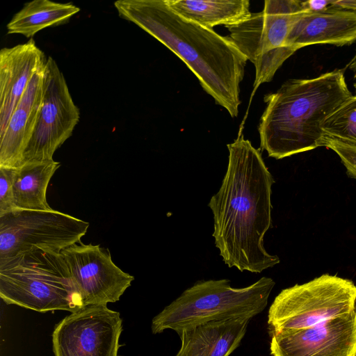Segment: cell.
Here are the masks:
<instances>
[{"mask_svg":"<svg viewBox=\"0 0 356 356\" xmlns=\"http://www.w3.org/2000/svg\"><path fill=\"white\" fill-rule=\"evenodd\" d=\"M227 148L226 173L208 204L213 218L212 236L228 267L260 273L280 262L266 251L264 241L272 227L275 180L259 149L242 134Z\"/></svg>","mask_w":356,"mask_h":356,"instance_id":"obj_1","label":"cell"},{"mask_svg":"<svg viewBox=\"0 0 356 356\" xmlns=\"http://www.w3.org/2000/svg\"><path fill=\"white\" fill-rule=\"evenodd\" d=\"M114 6L121 18L175 53L216 104L237 117L248 59L228 36L184 18L165 0H119Z\"/></svg>","mask_w":356,"mask_h":356,"instance_id":"obj_2","label":"cell"},{"mask_svg":"<svg viewBox=\"0 0 356 356\" xmlns=\"http://www.w3.org/2000/svg\"><path fill=\"white\" fill-rule=\"evenodd\" d=\"M352 95L342 70L286 81L264 97L258 128L261 149L281 159L318 147L323 122Z\"/></svg>","mask_w":356,"mask_h":356,"instance_id":"obj_3","label":"cell"},{"mask_svg":"<svg viewBox=\"0 0 356 356\" xmlns=\"http://www.w3.org/2000/svg\"><path fill=\"white\" fill-rule=\"evenodd\" d=\"M275 285L268 277L243 288L232 287L228 279L197 281L153 318L152 332H177L216 319H252L266 309Z\"/></svg>","mask_w":356,"mask_h":356,"instance_id":"obj_4","label":"cell"},{"mask_svg":"<svg viewBox=\"0 0 356 356\" xmlns=\"http://www.w3.org/2000/svg\"><path fill=\"white\" fill-rule=\"evenodd\" d=\"M0 297L39 312L83 308L61 253L38 250L1 260Z\"/></svg>","mask_w":356,"mask_h":356,"instance_id":"obj_5","label":"cell"},{"mask_svg":"<svg viewBox=\"0 0 356 356\" xmlns=\"http://www.w3.org/2000/svg\"><path fill=\"white\" fill-rule=\"evenodd\" d=\"M307 13L303 1L266 0L264 9L243 22L226 28L229 38L253 63L255 80L253 93L270 82L284 62L298 49L286 46L296 24Z\"/></svg>","mask_w":356,"mask_h":356,"instance_id":"obj_6","label":"cell"},{"mask_svg":"<svg viewBox=\"0 0 356 356\" xmlns=\"http://www.w3.org/2000/svg\"><path fill=\"white\" fill-rule=\"evenodd\" d=\"M356 286L350 280L324 274L286 288L268 312L269 336L307 328L355 311Z\"/></svg>","mask_w":356,"mask_h":356,"instance_id":"obj_7","label":"cell"},{"mask_svg":"<svg viewBox=\"0 0 356 356\" xmlns=\"http://www.w3.org/2000/svg\"><path fill=\"white\" fill-rule=\"evenodd\" d=\"M89 225L54 209H14L0 215V261L38 250L60 254L81 241Z\"/></svg>","mask_w":356,"mask_h":356,"instance_id":"obj_8","label":"cell"},{"mask_svg":"<svg viewBox=\"0 0 356 356\" xmlns=\"http://www.w3.org/2000/svg\"><path fill=\"white\" fill-rule=\"evenodd\" d=\"M79 114L63 73L56 62L48 57L44 67L42 105L20 165L52 160L55 152L72 136L79 121Z\"/></svg>","mask_w":356,"mask_h":356,"instance_id":"obj_9","label":"cell"},{"mask_svg":"<svg viewBox=\"0 0 356 356\" xmlns=\"http://www.w3.org/2000/svg\"><path fill=\"white\" fill-rule=\"evenodd\" d=\"M122 331L119 312L106 305L85 307L55 326L54 356H118Z\"/></svg>","mask_w":356,"mask_h":356,"instance_id":"obj_10","label":"cell"},{"mask_svg":"<svg viewBox=\"0 0 356 356\" xmlns=\"http://www.w3.org/2000/svg\"><path fill=\"white\" fill-rule=\"evenodd\" d=\"M83 307L120 300L134 277L121 270L107 248L79 241L61 252Z\"/></svg>","mask_w":356,"mask_h":356,"instance_id":"obj_11","label":"cell"},{"mask_svg":"<svg viewBox=\"0 0 356 356\" xmlns=\"http://www.w3.org/2000/svg\"><path fill=\"white\" fill-rule=\"evenodd\" d=\"M272 356H356V311L270 337Z\"/></svg>","mask_w":356,"mask_h":356,"instance_id":"obj_12","label":"cell"},{"mask_svg":"<svg viewBox=\"0 0 356 356\" xmlns=\"http://www.w3.org/2000/svg\"><path fill=\"white\" fill-rule=\"evenodd\" d=\"M44 52L31 38L0 51V136L34 74L47 62Z\"/></svg>","mask_w":356,"mask_h":356,"instance_id":"obj_13","label":"cell"},{"mask_svg":"<svg viewBox=\"0 0 356 356\" xmlns=\"http://www.w3.org/2000/svg\"><path fill=\"white\" fill-rule=\"evenodd\" d=\"M45 65L33 76L0 136V166L16 168L21 165L42 105Z\"/></svg>","mask_w":356,"mask_h":356,"instance_id":"obj_14","label":"cell"},{"mask_svg":"<svg viewBox=\"0 0 356 356\" xmlns=\"http://www.w3.org/2000/svg\"><path fill=\"white\" fill-rule=\"evenodd\" d=\"M252 318L216 319L177 332L181 341L175 356H229L241 344Z\"/></svg>","mask_w":356,"mask_h":356,"instance_id":"obj_15","label":"cell"},{"mask_svg":"<svg viewBox=\"0 0 356 356\" xmlns=\"http://www.w3.org/2000/svg\"><path fill=\"white\" fill-rule=\"evenodd\" d=\"M356 41V12L330 6L321 12L306 13L294 26L286 46L298 50L321 44L349 45Z\"/></svg>","mask_w":356,"mask_h":356,"instance_id":"obj_16","label":"cell"},{"mask_svg":"<svg viewBox=\"0 0 356 356\" xmlns=\"http://www.w3.org/2000/svg\"><path fill=\"white\" fill-rule=\"evenodd\" d=\"M184 18L209 29L237 24L250 15L248 0H165Z\"/></svg>","mask_w":356,"mask_h":356,"instance_id":"obj_17","label":"cell"},{"mask_svg":"<svg viewBox=\"0 0 356 356\" xmlns=\"http://www.w3.org/2000/svg\"><path fill=\"white\" fill-rule=\"evenodd\" d=\"M60 166L54 159L33 161L16 168L13 181V196L15 209L49 211L47 201L49 183Z\"/></svg>","mask_w":356,"mask_h":356,"instance_id":"obj_18","label":"cell"},{"mask_svg":"<svg viewBox=\"0 0 356 356\" xmlns=\"http://www.w3.org/2000/svg\"><path fill=\"white\" fill-rule=\"evenodd\" d=\"M79 10L72 3L33 0L26 3L8 23V34H21L31 38L45 28L67 23Z\"/></svg>","mask_w":356,"mask_h":356,"instance_id":"obj_19","label":"cell"},{"mask_svg":"<svg viewBox=\"0 0 356 356\" xmlns=\"http://www.w3.org/2000/svg\"><path fill=\"white\" fill-rule=\"evenodd\" d=\"M322 129L325 136L356 145V93L325 120Z\"/></svg>","mask_w":356,"mask_h":356,"instance_id":"obj_20","label":"cell"},{"mask_svg":"<svg viewBox=\"0 0 356 356\" xmlns=\"http://www.w3.org/2000/svg\"><path fill=\"white\" fill-rule=\"evenodd\" d=\"M318 147H325L333 150L345 166L347 175L356 179V145L323 135L318 142Z\"/></svg>","mask_w":356,"mask_h":356,"instance_id":"obj_21","label":"cell"},{"mask_svg":"<svg viewBox=\"0 0 356 356\" xmlns=\"http://www.w3.org/2000/svg\"><path fill=\"white\" fill-rule=\"evenodd\" d=\"M16 168L0 166V215L15 209L13 181Z\"/></svg>","mask_w":356,"mask_h":356,"instance_id":"obj_22","label":"cell"},{"mask_svg":"<svg viewBox=\"0 0 356 356\" xmlns=\"http://www.w3.org/2000/svg\"><path fill=\"white\" fill-rule=\"evenodd\" d=\"M304 6L309 12H321L330 6L329 0H309L303 1Z\"/></svg>","mask_w":356,"mask_h":356,"instance_id":"obj_23","label":"cell"},{"mask_svg":"<svg viewBox=\"0 0 356 356\" xmlns=\"http://www.w3.org/2000/svg\"><path fill=\"white\" fill-rule=\"evenodd\" d=\"M330 6L356 12V0H332Z\"/></svg>","mask_w":356,"mask_h":356,"instance_id":"obj_24","label":"cell"},{"mask_svg":"<svg viewBox=\"0 0 356 356\" xmlns=\"http://www.w3.org/2000/svg\"><path fill=\"white\" fill-rule=\"evenodd\" d=\"M348 67L353 72L354 77H356V54L348 64Z\"/></svg>","mask_w":356,"mask_h":356,"instance_id":"obj_25","label":"cell"},{"mask_svg":"<svg viewBox=\"0 0 356 356\" xmlns=\"http://www.w3.org/2000/svg\"><path fill=\"white\" fill-rule=\"evenodd\" d=\"M355 82H354V87H355V88L356 89V78H355Z\"/></svg>","mask_w":356,"mask_h":356,"instance_id":"obj_26","label":"cell"}]
</instances>
